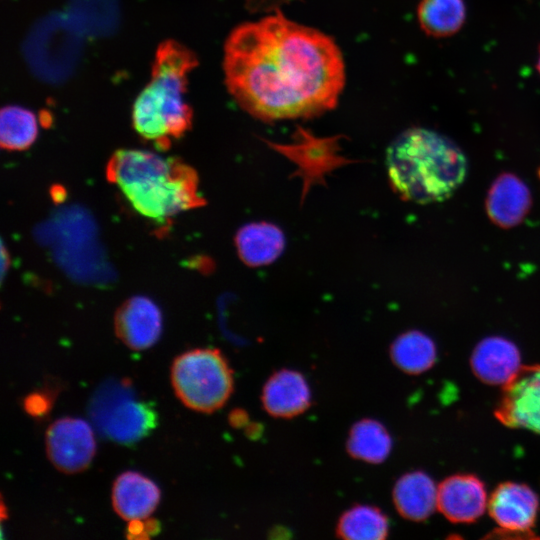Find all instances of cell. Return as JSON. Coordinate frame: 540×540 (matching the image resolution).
<instances>
[{
    "mask_svg": "<svg viewBox=\"0 0 540 540\" xmlns=\"http://www.w3.org/2000/svg\"><path fill=\"white\" fill-rule=\"evenodd\" d=\"M245 419V414L240 411H234L230 415V421L233 425H242Z\"/></svg>",
    "mask_w": 540,
    "mask_h": 540,
    "instance_id": "d4e9b609",
    "label": "cell"
},
{
    "mask_svg": "<svg viewBox=\"0 0 540 540\" xmlns=\"http://www.w3.org/2000/svg\"><path fill=\"white\" fill-rule=\"evenodd\" d=\"M531 206L526 184L511 173L501 174L491 185L487 199V214L496 225L511 228L519 224Z\"/></svg>",
    "mask_w": 540,
    "mask_h": 540,
    "instance_id": "4fadbf2b",
    "label": "cell"
},
{
    "mask_svg": "<svg viewBox=\"0 0 540 540\" xmlns=\"http://www.w3.org/2000/svg\"><path fill=\"white\" fill-rule=\"evenodd\" d=\"M484 483L472 474H456L437 487V508L453 523H471L487 508Z\"/></svg>",
    "mask_w": 540,
    "mask_h": 540,
    "instance_id": "9c48e42d",
    "label": "cell"
},
{
    "mask_svg": "<svg viewBox=\"0 0 540 540\" xmlns=\"http://www.w3.org/2000/svg\"><path fill=\"white\" fill-rule=\"evenodd\" d=\"M496 418L510 428L540 434V366H522L503 387Z\"/></svg>",
    "mask_w": 540,
    "mask_h": 540,
    "instance_id": "52a82bcc",
    "label": "cell"
},
{
    "mask_svg": "<svg viewBox=\"0 0 540 540\" xmlns=\"http://www.w3.org/2000/svg\"><path fill=\"white\" fill-rule=\"evenodd\" d=\"M471 368L482 382L504 386L522 368L520 352L517 346L506 338L488 337L474 348Z\"/></svg>",
    "mask_w": 540,
    "mask_h": 540,
    "instance_id": "8fae6325",
    "label": "cell"
},
{
    "mask_svg": "<svg viewBox=\"0 0 540 540\" xmlns=\"http://www.w3.org/2000/svg\"><path fill=\"white\" fill-rule=\"evenodd\" d=\"M160 532V523L153 518L130 520L126 528L128 539H149Z\"/></svg>",
    "mask_w": 540,
    "mask_h": 540,
    "instance_id": "603a6c76",
    "label": "cell"
},
{
    "mask_svg": "<svg viewBox=\"0 0 540 540\" xmlns=\"http://www.w3.org/2000/svg\"><path fill=\"white\" fill-rule=\"evenodd\" d=\"M240 258L250 266H261L276 260L284 249L282 231L268 223H251L236 235Z\"/></svg>",
    "mask_w": 540,
    "mask_h": 540,
    "instance_id": "e0dca14e",
    "label": "cell"
},
{
    "mask_svg": "<svg viewBox=\"0 0 540 540\" xmlns=\"http://www.w3.org/2000/svg\"><path fill=\"white\" fill-rule=\"evenodd\" d=\"M394 190L416 203L439 202L463 183L467 159L460 147L436 131L414 127L399 134L386 152Z\"/></svg>",
    "mask_w": 540,
    "mask_h": 540,
    "instance_id": "3957f363",
    "label": "cell"
},
{
    "mask_svg": "<svg viewBox=\"0 0 540 540\" xmlns=\"http://www.w3.org/2000/svg\"><path fill=\"white\" fill-rule=\"evenodd\" d=\"M310 400L308 383L297 371L281 370L273 374L264 385V408L275 417L296 416L308 408Z\"/></svg>",
    "mask_w": 540,
    "mask_h": 540,
    "instance_id": "9a60e30c",
    "label": "cell"
},
{
    "mask_svg": "<svg viewBox=\"0 0 540 540\" xmlns=\"http://www.w3.org/2000/svg\"><path fill=\"white\" fill-rule=\"evenodd\" d=\"M487 508L502 532L528 534L537 519L539 498L526 484L504 482L490 495Z\"/></svg>",
    "mask_w": 540,
    "mask_h": 540,
    "instance_id": "ba28073f",
    "label": "cell"
},
{
    "mask_svg": "<svg viewBox=\"0 0 540 540\" xmlns=\"http://www.w3.org/2000/svg\"><path fill=\"white\" fill-rule=\"evenodd\" d=\"M537 69H538V71H539V73H540V57H539V61H538V63H537Z\"/></svg>",
    "mask_w": 540,
    "mask_h": 540,
    "instance_id": "484cf974",
    "label": "cell"
},
{
    "mask_svg": "<svg viewBox=\"0 0 540 540\" xmlns=\"http://www.w3.org/2000/svg\"><path fill=\"white\" fill-rule=\"evenodd\" d=\"M198 64L195 54L174 40L162 42L152 64L151 81L136 98L132 122L136 132L159 148L181 137L192 124L184 101L187 74Z\"/></svg>",
    "mask_w": 540,
    "mask_h": 540,
    "instance_id": "277c9868",
    "label": "cell"
},
{
    "mask_svg": "<svg viewBox=\"0 0 540 540\" xmlns=\"http://www.w3.org/2000/svg\"><path fill=\"white\" fill-rule=\"evenodd\" d=\"M160 497L158 486L135 471L123 472L113 483V508L127 521L149 517L159 504Z\"/></svg>",
    "mask_w": 540,
    "mask_h": 540,
    "instance_id": "5bb4252c",
    "label": "cell"
},
{
    "mask_svg": "<svg viewBox=\"0 0 540 540\" xmlns=\"http://www.w3.org/2000/svg\"><path fill=\"white\" fill-rule=\"evenodd\" d=\"M50 397L42 392H34L24 399L25 411L34 417L45 415L51 408Z\"/></svg>",
    "mask_w": 540,
    "mask_h": 540,
    "instance_id": "cb8c5ba5",
    "label": "cell"
},
{
    "mask_svg": "<svg viewBox=\"0 0 540 540\" xmlns=\"http://www.w3.org/2000/svg\"><path fill=\"white\" fill-rule=\"evenodd\" d=\"M417 17L427 35L448 37L461 29L466 17L465 4L463 0H421Z\"/></svg>",
    "mask_w": 540,
    "mask_h": 540,
    "instance_id": "ac0fdd59",
    "label": "cell"
},
{
    "mask_svg": "<svg viewBox=\"0 0 540 540\" xmlns=\"http://www.w3.org/2000/svg\"><path fill=\"white\" fill-rule=\"evenodd\" d=\"M104 434L115 442L132 444L150 433L157 415L150 404L123 399L97 417ZM97 420V421H98Z\"/></svg>",
    "mask_w": 540,
    "mask_h": 540,
    "instance_id": "7c38bea8",
    "label": "cell"
},
{
    "mask_svg": "<svg viewBox=\"0 0 540 540\" xmlns=\"http://www.w3.org/2000/svg\"><path fill=\"white\" fill-rule=\"evenodd\" d=\"M389 530L387 517L376 507L355 506L340 518L337 532L345 539L380 540Z\"/></svg>",
    "mask_w": 540,
    "mask_h": 540,
    "instance_id": "44dd1931",
    "label": "cell"
},
{
    "mask_svg": "<svg viewBox=\"0 0 540 540\" xmlns=\"http://www.w3.org/2000/svg\"><path fill=\"white\" fill-rule=\"evenodd\" d=\"M38 134L35 115L19 106H6L0 113V142L8 150H24Z\"/></svg>",
    "mask_w": 540,
    "mask_h": 540,
    "instance_id": "7402d4cb",
    "label": "cell"
},
{
    "mask_svg": "<svg viewBox=\"0 0 540 540\" xmlns=\"http://www.w3.org/2000/svg\"><path fill=\"white\" fill-rule=\"evenodd\" d=\"M171 382L181 402L199 412L222 407L233 389L232 370L218 349L199 348L176 357Z\"/></svg>",
    "mask_w": 540,
    "mask_h": 540,
    "instance_id": "5b68a950",
    "label": "cell"
},
{
    "mask_svg": "<svg viewBox=\"0 0 540 540\" xmlns=\"http://www.w3.org/2000/svg\"><path fill=\"white\" fill-rule=\"evenodd\" d=\"M115 332L118 338L133 350L153 346L162 331V315L149 298L134 296L125 301L115 314Z\"/></svg>",
    "mask_w": 540,
    "mask_h": 540,
    "instance_id": "30bf717a",
    "label": "cell"
},
{
    "mask_svg": "<svg viewBox=\"0 0 540 540\" xmlns=\"http://www.w3.org/2000/svg\"><path fill=\"white\" fill-rule=\"evenodd\" d=\"M437 487L424 472L414 471L402 476L393 489V501L405 518L421 521L437 508Z\"/></svg>",
    "mask_w": 540,
    "mask_h": 540,
    "instance_id": "2e32d148",
    "label": "cell"
},
{
    "mask_svg": "<svg viewBox=\"0 0 540 540\" xmlns=\"http://www.w3.org/2000/svg\"><path fill=\"white\" fill-rule=\"evenodd\" d=\"M393 362L404 372L419 374L429 370L436 360V347L430 337L419 331L400 335L392 344Z\"/></svg>",
    "mask_w": 540,
    "mask_h": 540,
    "instance_id": "d6986e66",
    "label": "cell"
},
{
    "mask_svg": "<svg viewBox=\"0 0 540 540\" xmlns=\"http://www.w3.org/2000/svg\"><path fill=\"white\" fill-rule=\"evenodd\" d=\"M347 446L353 457L370 463H380L389 455L392 440L381 423L366 419L352 427Z\"/></svg>",
    "mask_w": 540,
    "mask_h": 540,
    "instance_id": "ffe728a7",
    "label": "cell"
},
{
    "mask_svg": "<svg viewBox=\"0 0 540 540\" xmlns=\"http://www.w3.org/2000/svg\"><path fill=\"white\" fill-rule=\"evenodd\" d=\"M223 70L238 105L267 122L331 110L345 85L344 60L334 39L280 11L232 30Z\"/></svg>",
    "mask_w": 540,
    "mask_h": 540,
    "instance_id": "6da1fadb",
    "label": "cell"
},
{
    "mask_svg": "<svg viewBox=\"0 0 540 540\" xmlns=\"http://www.w3.org/2000/svg\"><path fill=\"white\" fill-rule=\"evenodd\" d=\"M45 446L54 467L68 474L85 470L96 449L94 435L88 423L72 417L60 418L48 427Z\"/></svg>",
    "mask_w": 540,
    "mask_h": 540,
    "instance_id": "8992f818",
    "label": "cell"
},
{
    "mask_svg": "<svg viewBox=\"0 0 540 540\" xmlns=\"http://www.w3.org/2000/svg\"><path fill=\"white\" fill-rule=\"evenodd\" d=\"M107 177L145 217L164 220L204 203L197 173L178 158L138 149L116 151Z\"/></svg>",
    "mask_w": 540,
    "mask_h": 540,
    "instance_id": "7a4b0ae2",
    "label": "cell"
}]
</instances>
